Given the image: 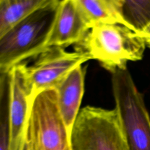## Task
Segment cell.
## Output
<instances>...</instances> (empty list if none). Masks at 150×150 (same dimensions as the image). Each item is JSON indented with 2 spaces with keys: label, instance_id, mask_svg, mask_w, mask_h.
<instances>
[{
  "label": "cell",
  "instance_id": "cell-1",
  "mask_svg": "<svg viewBox=\"0 0 150 150\" xmlns=\"http://www.w3.org/2000/svg\"><path fill=\"white\" fill-rule=\"evenodd\" d=\"M59 1L47 0L0 40V74L8 73L26 59L39 56L46 49Z\"/></svg>",
  "mask_w": 150,
  "mask_h": 150
},
{
  "label": "cell",
  "instance_id": "cell-2",
  "mask_svg": "<svg viewBox=\"0 0 150 150\" xmlns=\"http://www.w3.org/2000/svg\"><path fill=\"white\" fill-rule=\"evenodd\" d=\"M146 48L144 40L125 26L104 24L90 29L76 51L87 54L113 74L127 70L128 62L142 60Z\"/></svg>",
  "mask_w": 150,
  "mask_h": 150
},
{
  "label": "cell",
  "instance_id": "cell-3",
  "mask_svg": "<svg viewBox=\"0 0 150 150\" xmlns=\"http://www.w3.org/2000/svg\"><path fill=\"white\" fill-rule=\"evenodd\" d=\"M111 85L127 150H150L149 114L127 69L113 73Z\"/></svg>",
  "mask_w": 150,
  "mask_h": 150
},
{
  "label": "cell",
  "instance_id": "cell-4",
  "mask_svg": "<svg viewBox=\"0 0 150 150\" xmlns=\"http://www.w3.org/2000/svg\"><path fill=\"white\" fill-rule=\"evenodd\" d=\"M72 150H127L115 108L88 105L79 112L70 134Z\"/></svg>",
  "mask_w": 150,
  "mask_h": 150
},
{
  "label": "cell",
  "instance_id": "cell-5",
  "mask_svg": "<svg viewBox=\"0 0 150 150\" xmlns=\"http://www.w3.org/2000/svg\"><path fill=\"white\" fill-rule=\"evenodd\" d=\"M25 138L30 150H72L55 89L40 92L32 99Z\"/></svg>",
  "mask_w": 150,
  "mask_h": 150
},
{
  "label": "cell",
  "instance_id": "cell-6",
  "mask_svg": "<svg viewBox=\"0 0 150 150\" xmlns=\"http://www.w3.org/2000/svg\"><path fill=\"white\" fill-rule=\"evenodd\" d=\"M90 59L81 51L68 52L62 47L46 48L32 66L26 67L32 99L40 92L55 89L72 70Z\"/></svg>",
  "mask_w": 150,
  "mask_h": 150
},
{
  "label": "cell",
  "instance_id": "cell-7",
  "mask_svg": "<svg viewBox=\"0 0 150 150\" xmlns=\"http://www.w3.org/2000/svg\"><path fill=\"white\" fill-rule=\"evenodd\" d=\"M26 64L22 63L9 72L10 150L21 149L32 100V92L26 79Z\"/></svg>",
  "mask_w": 150,
  "mask_h": 150
},
{
  "label": "cell",
  "instance_id": "cell-8",
  "mask_svg": "<svg viewBox=\"0 0 150 150\" xmlns=\"http://www.w3.org/2000/svg\"><path fill=\"white\" fill-rule=\"evenodd\" d=\"M90 30L76 0L59 1L46 48L79 44Z\"/></svg>",
  "mask_w": 150,
  "mask_h": 150
},
{
  "label": "cell",
  "instance_id": "cell-9",
  "mask_svg": "<svg viewBox=\"0 0 150 150\" xmlns=\"http://www.w3.org/2000/svg\"><path fill=\"white\" fill-rule=\"evenodd\" d=\"M86 67L78 66L55 87L57 105L67 131L71 134L84 92Z\"/></svg>",
  "mask_w": 150,
  "mask_h": 150
},
{
  "label": "cell",
  "instance_id": "cell-10",
  "mask_svg": "<svg viewBox=\"0 0 150 150\" xmlns=\"http://www.w3.org/2000/svg\"><path fill=\"white\" fill-rule=\"evenodd\" d=\"M89 27L104 24H121L118 0H76Z\"/></svg>",
  "mask_w": 150,
  "mask_h": 150
},
{
  "label": "cell",
  "instance_id": "cell-11",
  "mask_svg": "<svg viewBox=\"0 0 150 150\" xmlns=\"http://www.w3.org/2000/svg\"><path fill=\"white\" fill-rule=\"evenodd\" d=\"M47 0H0V40Z\"/></svg>",
  "mask_w": 150,
  "mask_h": 150
},
{
  "label": "cell",
  "instance_id": "cell-12",
  "mask_svg": "<svg viewBox=\"0 0 150 150\" xmlns=\"http://www.w3.org/2000/svg\"><path fill=\"white\" fill-rule=\"evenodd\" d=\"M123 26L140 35L150 24V1L118 0Z\"/></svg>",
  "mask_w": 150,
  "mask_h": 150
},
{
  "label": "cell",
  "instance_id": "cell-13",
  "mask_svg": "<svg viewBox=\"0 0 150 150\" xmlns=\"http://www.w3.org/2000/svg\"><path fill=\"white\" fill-rule=\"evenodd\" d=\"M10 75L0 74V150H10Z\"/></svg>",
  "mask_w": 150,
  "mask_h": 150
},
{
  "label": "cell",
  "instance_id": "cell-14",
  "mask_svg": "<svg viewBox=\"0 0 150 150\" xmlns=\"http://www.w3.org/2000/svg\"><path fill=\"white\" fill-rule=\"evenodd\" d=\"M139 35L144 40L146 47L150 48V24Z\"/></svg>",
  "mask_w": 150,
  "mask_h": 150
},
{
  "label": "cell",
  "instance_id": "cell-15",
  "mask_svg": "<svg viewBox=\"0 0 150 150\" xmlns=\"http://www.w3.org/2000/svg\"><path fill=\"white\" fill-rule=\"evenodd\" d=\"M21 150H30L29 143H28L27 140H26V139L25 137H24V140H23V145H22L21 149Z\"/></svg>",
  "mask_w": 150,
  "mask_h": 150
}]
</instances>
